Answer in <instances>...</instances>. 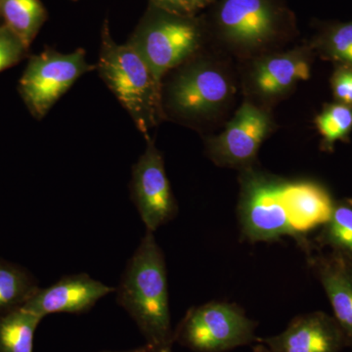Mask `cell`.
<instances>
[{"label": "cell", "mask_w": 352, "mask_h": 352, "mask_svg": "<svg viewBox=\"0 0 352 352\" xmlns=\"http://www.w3.org/2000/svg\"><path fill=\"white\" fill-rule=\"evenodd\" d=\"M235 94V80L227 63L201 51L164 76V120L194 129L203 126L219 119Z\"/></svg>", "instance_id": "1"}, {"label": "cell", "mask_w": 352, "mask_h": 352, "mask_svg": "<svg viewBox=\"0 0 352 352\" xmlns=\"http://www.w3.org/2000/svg\"><path fill=\"white\" fill-rule=\"evenodd\" d=\"M117 302L151 344H175L168 302V271L154 233L146 231L126 264Z\"/></svg>", "instance_id": "2"}, {"label": "cell", "mask_w": 352, "mask_h": 352, "mask_svg": "<svg viewBox=\"0 0 352 352\" xmlns=\"http://www.w3.org/2000/svg\"><path fill=\"white\" fill-rule=\"evenodd\" d=\"M97 71L138 131L149 138L150 129L164 120L162 83L132 46L113 41L107 21L102 28Z\"/></svg>", "instance_id": "3"}, {"label": "cell", "mask_w": 352, "mask_h": 352, "mask_svg": "<svg viewBox=\"0 0 352 352\" xmlns=\"http://www.w3.org/2000/svg\"><path fill=\"white\" fill-rule=\"evenodd\" d=\"M286 180L256 166L240 170V195L237 214L241 236L250 243L274 242L298 238L289 224L285 208Z\"/></svg>", "instance_id": "4"}, {"label": "cell", "mask_w": 352, "mask_h": 352, "mask_svg": "<svg viewBox=\"0 0 352 352\" xmlns=\"http://www.w3.org/2000/svg\"><path fill=\"white\" fill-rule=\"evenodd\" d=\"M217 25L228 54L244 61L274 52L284 38L281 14L270 0H223Z\"/></svg>", "instance_id": "5"}, {"label": "cell", "mask_w": 352, "mask_h": 352, "mask_svg": "<svg viewBox=\"0 0 352 352\" xmlns=\"http://www.w3.org/2000/svg\"><path fill=\"white\" fill-rule=\"evenodd\" d=\"M256 327L236 303L210 302L190 308L173 340L194 352H226L256 342Z\"/></svg>", "instance_id": "6"}, {"label": "cell", "mask_w": 352, "mask_h": 352, "mask_svg": "<svg viewBox=\"0 0 352 352\" xmlns=\"http://www.w3.org/2000/svg\"><path fill=\"white\" fill-rule=\"evenodd\" d=\"M94 69L97 65L88 63L83 48L61 53L45 47L29 57L18 90L32 117L41 120L80 76Z\"/></svg>", "instance_id": "7"}, {"label": "cell", "mask_w": 352, "mask_h": 352, "mask_svg": "<svg viewBox=\"0 0 352 352\" xmlns=\"http://www.w3.org/2000/svg\"><path fill=\"white\" fill-rule=\"evenodd\" d=\"M162 13L141 25L127 43L161 83L166 74L201 52L203 46L200 27L191 16Z\"/></svg>", "instance_id": "8"}, {"label": "cell", "mask_w": 352, "mask_h": 352, "mask_svg": "<svg viewBox=\"0 0 352 352\" xmlns=\"http://www.w3.org/2000/svg\"><path fill=\"white\" fill-rule=\"evenodd\" d=\"M274 126L267 109L245 100L221 133L206 139V153L222 168L239 171L251 168L256 166L261 146Z\"/></svg>", "instance_id": "9"}, {"label": "cell", "mask_w": 352, "mask_h": 352, "mask_svg": "<svg viewBox=\"0 0 352 352\" xmlns=\"http://www.w3.org/2000/svg\"><path fill=\"white\" fill-rule=\"evenodd\" d=\"M314 54L310 46H302L245 61L243 87L248 100L263 108L281 100L298 82L309 78Z\"/></svg>", "instance_id": "10"}, {"label": "cell", "mask_w": 352, "mask_h": 352, "mask_svg": "<svg viewBox=\"0 0 352 352\" xmlns=\"http://www.w3.org/2000/svg\"><path fill=\"white\" fill-rule=\"evenodd\" d=\"M145 140V151L132 166L131 195L146 231L155 233L175 219L178 205L164 168L163 154L151 136Z\"/></svg>", "instance_id": "11"}, {"label": "cell", "mask_w": 352, "mask_h": 352, "mask_svg": "<svg viewBox=\"0 0 352 352\" xmlns=\"http://www.w3.org/2000/svg\"><path fill=\"white\" fill-rule=\"evenodd\" d=\"M256 342L271 352H340L346 347L337 322L323 311L298 315L281 333Z\"/></svg>", "instance_id": "12"}, {"label": "cell", "mask_w": 352, "mask_h": 352, "mask_svg": "<svg viewBox=\"0 0 352 352\" xmlns=\"http://www.w3.org/2000/svg\"><path fill=\"white\" fill-rule=\"evenodd\" d=\"M115 291L87 273L67 275L47 288L39 289L23 308L43 318L54 314H85Z\"/></svg>", "instance_id": "13"}, {"label": "cell", "mask_w": 352, "mask_h": 352, "mask_svg": "<svg viewBox=\"0 0 352 352\" xmlns=\"http://www.w3.org/2000/svg\"><path fill=\"white\" fill-rule=\"evenodd\" d=\"M283 200L298 245L308 254L314 243L307 239V234L328 221L336 201L324 185L309 179L286 180Z\"/></svg>", "instance_id": "14"}, {"label": "cell", "mask_w": 352, "mask_h": 352, "mask_svg": "<svg viewBox=\"0 0 352 352\" xmlns=\"http://www.w3.org/2000/svg\"><path fill=\"white\" fill-rule=\"evenodd\" d=\"M307 256L308 266L330 302L346 347H352V259L339 252H323L314 248Z\"/></svg>", "instance_id": "15"}, {"label": "cell", "mask_w": 352, "mask_h": 352, "mask_svg": "<svg viewBox=\"0 0 352 352\" xmlns=\"http://www.w3.org/2000/svg\"><path fill=\"white\" fill-rule=\"evenodd\" d=\"M0 19L30 48L47 20V11L41 0H0Z\"/></svg>", "instance_id": "16"}, {"label": "cell", "mask_w": 352, "mask_h": 352, "mask_svg": "<svg viewBox=\"0 0 352 352\" xmlns=\"http://www.w3.org/2000/svg\"><path fill=\"white\" fill-rule=\"evenodd\" d=\"M39 289L25 268L0 259V316L24 307Z\"/></svg>", "instance_id": "17"}, {"label": "cell", "mask_w": 352, "mask_h": 352, "mask_svg": "<svg viewBox=\"0 0 352 352\" xmlns=\"http://www.w3.org/2000/svg\"><path fill=\"white\" fill-rule=\"evenodd\" d=\"M314 248L329 249L352 259V199L335 201L332 214L321 227Z\"/></svg>", "instance_id": "18"}, {"label": "cell", "mask_w": 352, "mask_h": 352, "mask_svg": "<svg viewBox=\"0 0 352 352\" xmlns=\"http://www.w3.org/2000/svg\"><path fill=\"white\" fill-rule=\"evenodd\" d=\"M43 317L21 307L0 316V352H34V338Z\"/></svg>", "instance_id": "19"}, {"label": "cell", "mask_w": 352, "mask_h": 352, "mask_svg": "<svg viewBox=\"0 0 352 352\" xmlns=\"http://www.w3.org/2000/svg\"><path fill=\"white\" fill-rule=\"evenodd\" d=\"M322 136L321 150L333 152L338 141L347 142L352 131V107L339 102L327 104L314 120Z\"/></svg>", "instance_id": "20"}, {"label": "cell", "mask_w": 352, "mask_h": 352, "mask_svg": "<svg viewBox=\"0 0 352 352\" xmlns=\"http://www.w3.org/2000/svg\"><path fill=\"white\" fill-rule=\"evenodd\" d=\"M310 47L322 59L352 67V21L329 25Z\"/></svg>", "instance_id": "21"}, {"label": "cell", "mask_w": 352, "mask_h": 352, "mask_svg": "<svg viewBox=\"0 0 352 352\" xmlns=\"http://www.w3.org/2000/svg\"><path fill=\"white\" fill-rule=\"evenodd\" d=\"M29 50L17 34L6 25L0 24V73L25 59Z\"/></svg>", "instance_id": "22"}, {"label": "cell", "mask_w": 352, "mask_h": 352, "mask_svg": "<svg viewBox=\"0 0 352 352\" xmlns=\"http://www.w3.org/2000/svg\"><path fill=\"white\" fill-rule=\"evenodd\" d=\"M330 82L336 102L352 107V67L336 64Z\"/></svg>", "instance_id": "23"}, {"label": "cell", "mask_w": 352, "mask_h": 352, "mask_svg": "<svg viewBox=\"0 0 352 352\" xmlns=\"http://www.w3.org/2000/svg\"><path fill=\"white\" fill-rule=\"evenodd\" d=\"M157 8L179 16H192L195 12L188 0H152Z\"/></svg>", "instance_id": "24"}, {"label": "cell", "mask_w": 352, "mask_h": 352, "mask_svg": "<svg viewBox=\"0 0 352 352\" xmlns=\"http://www.w3.org/2000/svg\"><path fill=\"white\" fill-rule=\"evenodd\" d=\"M173 344H151L146 342V347L143 352H173Z\"/></svg>", "instance_id": "25"}, {"label": "cell", "mask_w": 352, "mask_h": 352, "mask_svg": "<svg viewBox=\"0 0 352 352\" xmlns=\"http://www.w3.org/2000/svg\"><path fill=\"white\" fill-rule=\"evenodd\" d=\"M189 3L193 7L194 10H197L199 8H203L208 3L212 1V0H188Z\"/></svg>", "instance_id": "26"}, {"label": "cell", "mask_w": 352, "mask_h": 352, "mask_svg": "<svg viewBox=\"0 0 352 352\" xmlns=\"http://www.w3.org/2000/svg\"><path fill=\"white\" fill-rule=\"evenodd\" d=\"M258 342L254 347H252V352H271L270 349L265 346V344Z\"/></svg>", "instance_id": "27"}, {"label": "cell", "mask_w": 352, "mask_h": 352, "mask_svg": "<svg viewBox=\"0 0 352 352\" xmlns=\"http://www.w3.org/2000/svg\"><path fill=\"white\" fill-rule=\"evenodd\" d=\"M146 347V344L142 346L136 347V349H127V351H101V352H143L144 351Z\"/></svg>", "instance_id": "28"}, {"label": "cell", "mask_w": 352, "mask_h": 352, "mask_svg": "<svg viewBox=\"0 0 352 352\" xmlns=\"http://www.w3.org/2000/svg\"><path fill=\"white\" fill-rule=\"evenodd\" d=\"M73 1H76V0H73Z\"/></svg>", "instance_id": "29"}, {"label": "cell", "mask_w": 352, "mask_h": 352, "mask_svg": "<svg viewBox=\"0 0 352 352\" xmlns=\"http://www.w3.org/2000/svg\"><path fill=\"white\" fill-rule=\"evenodd\" d=\"M0 20H1V19H0Z\"/></svg>", "instance_id": "30"}]
</instances>
